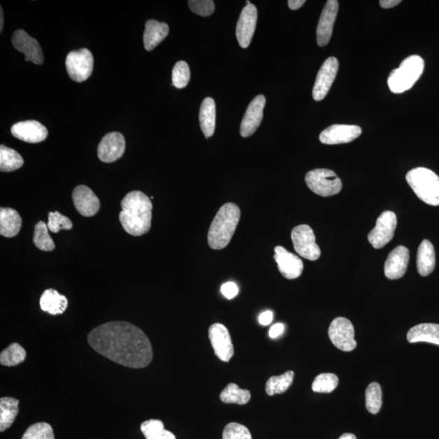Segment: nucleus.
Masks as SVG:
<instances>
[{
    "label": "nucleus",
    "instance_id": "obj_44",
    "mask_svg": "<svg viewBox=\"0 0 439 439\" xmlns=\"http://www.w3.org/2000/svg\"><path fill=\"white\" fill-rule=\"evenodd\" d=\"M284 331H285V326L282 323H277L269 329V337L271 338H277L282 336Z\"/></svg>",
    "mask_w": 439,
    "mask_h": 439
},
{
    "label": "nucleus",
    "instance_id": "obj_30",
    "mask_svg": "<svg viewBox=\"0 0 439 439\" xmlns=\"http://www.w3.org/2000/svg\"><path fill=\"white\" fill-rule=\"evenodd\" d=\"M24 159L14 149L6 146H0V171L1 172H13L22 168Z\"/></svg>",
    "mask_w": 439,
    "mask_h": 439
},
{
    "label": "nucleus",
    "instance_id": "obj_8",
    "mask_svg": "<svg viewBox=\"0 0 439 439\" xmlns=\"http://www.w3.org/2000/svg\"><path fill=\"white\" fill-rule=\"evenodd\" d=\"M66 64L69 76L74 82H82L91 77L93 72V55L87 48L73 51L68 54Z\"/></svg>",
    "mask_w": 439,
    "mask_h": 439
},
{
    "label": "nucleus",
    "instance_id": "obj_25",
    "mask_svg": "<svg viewBox=\"0 0 439 439\" xmlns=\"http://www.w3.org/2000/svg\"><path fill=\"white\" fill-rule=\"evenodd\" d=\"M407 339L410 343L423 342L439 346V325L432 323L420 324L409 329Z\"/></svg>",
    "mask_w": 439,
    "mask_h": 439
},
{
    "label": "nucleus",
    "instance_id": "obj_22",
    "mask_svg": "<svg viewBox=\"0 0 439 439\" xmlns=\"http://www.w3.org/2000/svg\"><path fill=\"white\" fill-rule=\"evenodd\" d=\"M409 263L408 249L398 246L389 254L384 267V273L388 279L396 280L401 278L407 271Z\"/></svg>",
    "mask_w": 439,
    "mask_h": 439
},
{
    "label": "nucleus",
    "instance_id": "obj_46",
    "mask_svg": "<svg viewBox=\"0 0 439 439\" xmlns=\"http://www.w3.org/2000/svg\"><path fill=\"white\" fill-rule=\"evenodd\" d=\"M379 3L382 8L389 9L397 6L401 3V0H381Z\"/></svg>",
    "mask_w": 439,
    "mask_h": 439
},
{
    "label": "nucleus",
    "instance_id": "obj_14",
    "mask_svg": "<svg viewBox=\"0 0 439 439\" xmlns=\"http://www.w3.org/2000/svg\"><path fill=\"white\" fill-rule=\"evenodd\" d=\"M362 129L360 127L351 124H333L323 131L319 138L324 144L336 145L351 143L360 137Z\"/></svg>",
    "mask_w": 439,
    "mask_h": 439
},
{
    "label": "nucleus",
    "instance_id": "obj_29",
    "mask_svg": "<svg viewBox=\"0 0 439 439\" xmlns=\"http://www.w3.org/2000/svg\"><path fill=\"white\" fill-rule=\"evenodd\" d=\"M19 401L13 397L0 398V431L11 427L19 412Z\"/></svg>",
    "mask_w": 439,
    "mask_h": 439
},
{
    "label": "nucleus",
    "instance_id": "obj_48",
    "mask_svg": "<svg viewBox=\"0 0 439 439\" xmlns=\"http://www.w3.org/2000/svg\"><path fill=\"white\" fill-rule=\"evenodd\" d=\"M3 22H4L3 11V8L1 7V8H0V32L3 31Z\"/></svg>",
    "mask_w": 439,
    "mask_h": 439
},
{
    "label": "nucleus",
    "instance_id": "obj_5",
    "mask_svg": "<svg viewBox=\"0 0 439 439\" xmlns=\"http://www.w3.org/2000/svg\"><path fill=\"white\" fill-rule=\"evenodd\" d=\"M424 67L423 59L417 55L403 59L400 67L389 75L387 83L391 92L401 94L410 89L421 78Z\"/></svg>",
    "mask_w": 439,
    "mask_h": 439
},
{
    "label": "nucleus",
    "instance_id": "obj_10",
    "mask_svg": "<svg viewBox=\"0 0 439 439\" xmlns=\"http://www.w3.org/2000/svg\"><path fill=\"white\" fill-rule=\"evenodd\" d=\"M397 227V217L391 211L383 212L377 220L376 226L368 236V240L375 249H381L391 241Z\"/></svg>",
    "mask_w": 439,
    "mask_h": 439
},
{
    "label": "nucleus",
    "instance_id": "obj_4",
    "mask_svg": "<svg viewBox=\"0 0 439 439\" xmlns=\"http://www.w3.org/2000/svg\"><path fill=\"white\" fill-rule=\"evenodd\" d=\"M406 180L414 193L423 202L439 206V177L426 168H416L409 171Z\"/></svg>",
    "mask_w": 439,
    "mask_h": 439
},
{
    "label": "nucleus",
    "instance_id": "obj_26",
    "mask_svg": "<svg viewBox=\"0 0 439 439\" xmlns=\"http://www.w3.org/2000/svg\"><path fill=\"white\" fill-rule=\"evenodd\" d=\"M22 226V219L11 208H0V234L6 238L17 236Z\"/></svg>",
    "mask_w": 439,
    "mask_h": 439
},
{
    "label": "nucleus",
    "instance_id": "obj_47",
    "mask_svg": "<svg viewBox=\"0 0 439 439\" xmlns=\"http://www.w3.org/2000/svg\"><path fill=\"white\" fill-rule=\"evenodd\" d=\"M304 3H305L304 0H289L288 6L292 10H297L301 8Z\"/></svg>",
    "mask_w": 439,
    "mask_h": 439
},
{
    "label": "nucleus",
    "instance_id": "obj_35",
    "mask_svg": "<svg viewBox=\"0 0 439 439\" xmlns=\"http://www.w3.org/2000/svg\"><path fill=\"white\" fill-rule=\"evenodd\" d=\"M34 243L39 250L43 252H52L56 247L46 223L38 222L34 226Z\"/></svg>",
    "mask_w": 439,
    "mask_h": 439
},
{
    "label": "nucleus",
    "instance_id": "obj_3",
    "mask_svg": "<svg viewBox=\"0 0 439 439\" xmlns=\"http://www.w3.org/2000/svg\"><path fill=\"white\" fill-rule=\"evenodd\" d=\"M240 208L236 203H227L219 209L208 234L209 247L222 250L231 243L240 220Z\"/></svg>",
    "mask_w": 439,
    "mask_h": 439
},
{
    "label": "nucleus",
    "instance_id": "obj_17",
    "mask_svg": "<svg viewBox=\"0 0 439 439\" xmlns=\"http://www.w3.org/2000/svg\"><path fill=\"white\" fill-rule=\"evenodd\" d=\"M266 103V97L259 94L249 104L240 126L242 137L247 138L257 131L263 120Z\"/></svg>",
    "mask_w": 439,
    "mask_h": 439
},
{
    "label": "nucleus",
    "instance_id": "obj_23",
    "mask_svg": "<svg viewBox=\"0 0 439 439\" xmlns=\"http://www.w3.org/2000/svg\"><path fill=\"white\" fill-rule=\"evenodd\" d=\"M145 27L143 34L144 48L151 52L168 36L169 28L166 23L159 22L156 20H149Z\"/></svg>",
    "mask_w": 439,
    "mask_h": 439
},
{
    "label": "nucleus",
    "instance_id": "obj_18",
    "mask_svg": "<svg viewBox=\"0 0 439 439\" xmlns=\"http://www.w3.org/2000/svg\"><path fill=\"white\" fill-rule=\"evenodd\" d=\"M274 252H275L274 259L278 264L279 271L284 278L292 280L301 276L303 263L301 258L289 252L282 246L276 247Z\"/></svg>",
    "mask_w": 439,
    "mask_h": 439
},
{
    "label": "nucleus",
    "instance_id": "obj_11",
    "mask_svg": "<svg viewBox=\"0 0 439 439\" xmlns=\"http://www.w3.org/2000/svg\"><path fill=\"white\" fill-rule=\"evenodd\" d=\"M208 338L215 355L224 362H229L233 357L234 349L231 333L221 323L213 324L208 329Z\"/></svg>",
    "mask_w": 439,
    "mask_h": 439
},
{
    "label": "nucleus",
    "instance_id": "obj_37",
    "mask_svg": "<svg viewBox=\"0 0 439 439\" xmlns=\"http://www.w3.org/2000/svg\"><path fill=\"white\" fill-rule=\"evenodd\" d=\"M338 386V377L333 373L319 374L312 386V391L317 393H331Z\"/></svg>",
    "mask_w": 439,
    "mask_h": 439
},
{
    "label": "nucleus",
    "instance_id": "obj_16",
    "mask_svg": "<svg viewBox=\"0 0 439 439\" xmlns=\"http://www.w3.org/2000/svg\"><path fill=\"white\" fill-rule=\"evenodd\" d=\"M12 42L14 48L26 56L24 61L31 62L36 64L43 63L44 57L41 46L36 38L29 36L23 29H18L14 32Z\"/></svg>",
    "mask_w": 439,
    "mask_h": 439
},
{
    "label": "nucleus",
    "instance_id": "obj_12",
    "mask_svg": "<svg viewBox=\"0 0 439 439\" xmlns=\"http://www.w3.org/2000/svg\"><path fill=\"white\" fill-rule=\"evenodd\" d=\"M338 71V62L336 57H329L319 71L312 89L314 101H322L331 88Z\"/></svg>",
    "mask_w": 439,
    "mask_h": 439
},
{
    "label": "nucleus",
    "instance_id": "obj_39",
    "mask_svg": "<svg viewBox=\"0 0 439 439\" xmlns=\"http://www.w3.org/2000/svg\"><path fill=\"white\" fill-rule=\"evenodd\" d=\"M191 79V71L187 62H178L172 73L173 85L178 89L186 87Z\"/></svg>",
    "mask_w": 439,
    "mask_h": 439
},
{
    "label": "nucleus",
    "instance_id": "obj_1",
    "mask_svg": "<svg viewBox=\"0 0 439 439\" xmlns=\"http://www.w3.org/2000/svg\"><path fill=\"white\" fill-rule=\"evenodd\" d=\"M94 351L124 367L143 368L151 364L153 349L142 329L126 322L102 324L88 334Z\"/></svg>",
    "mask_w": 439,
    "mask_h": 439
},
{
    "label": "nucleus",
    "instance_id": "obj_41",
    "mask_svg": "<svg viewBox=\"0 0 439 439\" xmlns=\"http://www.w3.org/2000/svg\"><path fill=\"white\" fill-rule=\"evenodd\" d=\"M222 439H252V437L245 426L231 422L224 427Z\"/></svg>",
    "mask_w": 439,
    "mask_h": 439
},
{
    "label": "nucleus",
    "instance_id": "obj_27",
    "mask_svg": "<svg viewBox=\"0 0 439 439\" xmlns=\"http://www.w3.org/2000/svg\"><path fill=\"white\" fill-rule=\"evenodd\" d=\"M436 264L435 248L431 241L425 239L422 242L417 252V266L419 274L422 277L430 275L436 268Z\"/></svg>",
    "mask_w": 439,
    "mask_h": 439
},
{
    "label": "nucleus",
    "instance_id": "obj_20",
    "mask_svg": "<svg viewBox=\"0 0 439 439\" xmlns=\"http://www.w3.org/2000/svg\"><path fill=\"white\" fill-rule=\"evenodd\" d=\"M338 12L337 0H329L323 9L317 29V41L319 46H326L331 40Z\"/></svg>",
    "mask_w": 439,
    "mask_h": 439
},
{
    "label": "nucleus",
    "instance_id": "obj_32",
    "mask_svg": "<svg viewBox=\"0 0 439 439\" xmlns=\"http://www.w3.org/2000/svg\"><path fill=\"white\" fill-rule=\"evenodd\" d=\"M27 352L17 343H13L0 353V364L3 366H19L26 360Z\"/></svg>",
    "mask_w": 439,
    "mask_h": 439
},
{
    "label": "nucleus",
    "instance_id": "obj_38",
    "mask_svg": "<svg viewBox=\"0 0 439 439\" xmlns=\"http://www.w3.org/2000/svg\"><path fill=\"white\" fill-rule=\"evenodd\" d=\"M22 439H55L53 429L47 422H38L29 426Z\"/></svg>",
    "mask_w": 439,
    "mask_h": 439
},
{
    "label": "nucleus",
    "instance_id": "obj_9",
    "mask_svg": "<svg viewBox=\"0 0 439 439\" xmlns=\"http://www.w3.org/2000/svg\"><path fill=\"white\" fill-rule=\"evenodd\" d=\"M329 337L339 350L352 352L357 347L355 329L352 323L345 317H337L329 328Z\"/></svg>",
    "mask_w": 439,
    "mask_h": 439
},
{
    "label": "nucleus",
    "instance_id": "obj_45",
    "mask_svg": "<svg viewBox=\"0 0 439 439\" xmlns=\"http://www.w3.org/2000/svg\"><path fill=\"white\" fill-rule=\"evenodd\" d=\"M273 320V313L272 311L264 312L259 316V322L262 326H268Z\"/></svg>",
    "mask_w": 439,
    "mask_h": 439
},
{
    "label": "nucleus",
    "instance_id": "obj_7",
    "mask_svg": "<svg viewBox=\"0 0 439 439\" xmlns=\"http://www.w3.org/2000/svg\"><path fill=\"white\" fill-rule=\"evenodd\" d=\"M292 240L294 251L308 261H317L321 257V249L316 243L315 234L308 224H301L293 229Z\"/></svg>",
    "mask_w": 439,
    "mask_h": 439
},
{
    "label": "nucleus",
    "instance_id": "obj_34",
    "mask_svg": "<svg viewBox=\"0 0 439 439\" xmlns=\"http://www.w3.org/2000/svg\"><path fill=\"white\" fill-rule=\"evenodd\" d=\"M141 431L146 439H177L171 431L164 429V423L159 420H148L142 423Z\"/></svg>",
    "mask_w": 439,
    "mask_h": 439
},
{
    "label": "nucleus",
    "instance_id": "obj_24",
    "mask_svg": "<svg viewBox=\"0 0 439 439\" xmlns=\"http://www.w3.org/2000/svg\"><path fill=\"white\" fill-rule=\"evenodd\" d=\"M68 298L54 289H48L40 298V308L43 312L56 316L63 314L68 308Z\"/></svg>",
    "mask_w": 439,
    "mask_h": 439
},
{
    "label": "nucleus",
    "instance_id": "obj_33",
    "mask_svg": "<svg viewBox=\"0 0 439 439\" xmlns=\"http://www.w3.org/2000/svg\"><path fill=\"white\" fill-rule=\"evenodd\" d=\"M294 377L293 371H287L282 375L273 376L269 378L266 385L267 395L273 396L277 394L286 392L292 385Z\"/></svg>",
    "mask_w": 439,
    "mask_h": 439
},
{
    "label": "nucleus",
    "instance_id": "obj_28",
    "mask_svg": "<svg viewBox=\"0 0 439 439\" xmlns=\"http://www.w3.org/2000/svg\"><path fill=\"white\" fill-rule=\"evenodd\" d=\"M199 123L204 136L212 137L216 127V104L213 99L208 97L203 99L199 111Z\"/></svg>",
    "mask_w": 439,
    "mask_h": 439
},
{
    "label": "nucleus",
    "instance_id": "obj_13",
    "mask_svg": "<svg viewBox=\"0 0 439 439\" xmlns=\"http://www.w3.org/2000/svg\"><path fill=\"white\" fill-rule=\"evenodd\" d=\"M257 18L255 5L248 4L242 10L236 27V37L241 48H247L250 45L256 31Z\"/></svg>",
    "mask_w": 439,
    "mask_h": 439
},
{
    "label": "nucleus",
    "instance_id": "obj_40",
    "mask_svg": "<svg viewBox=\"0 0 439 439\" xmlns=\"http://www.w3.org/2000/svg\"><path fill=\"white\" fill-rule=\"evenodd\" d=\"M48 227L52 233H59L62 229L69 231L73 228L71 220L62 215L59 212H51L48 214Z\"/></svg>",
    "mask_w": 439,
    "mask_h": 439
},
{
    "label": "nucleus",
    "instance_id": "obj_19",
    "mask_svg": "<svg viewBox=\"0 0 439 439\" xmlns=\"http://www.w3.org/2000/svg\"><path fill=\"white\" fill-rule=\"evenodd\" d=\"M73 201L77 211L83 217H93L101 208V202L96 194L84 185H80L73 189Z\"/></svg>",
    "mask_w": 439,
    "mask_h": 439
},
{
    "label": "nucleus",
    "instance_id": "obj_42",
    "mask_svg": "<svg viewBox=\"0 0 439 439\" xmlns=\"http://www.w3.org/2000/svg\"><path fill=\"white\" fill-rule=\"evenodd\" d=\"M189 7L194 13L202 17H209L215 11V4L212 0H189Z\"/></svg>",
    "mask_w": 439,
    "mask_h": 439
},
{
    "label": "nucleus",
    "instance_id": "obj_6",
    "mask_svg": "<svg viewBox=\"0 0 439 439\" xmlns=\"http://www.w3.org/2000/svg\"><path fill=\"white\" fill-rule=\"evenodd\" d=\"M305 182L312 192L323 197L334 196L343 188L341 179L331 169H314L307 173Z\"/></svg>",
    "mask_w": 439,
    "mask_h": 439
},
{
    "label": "nucleus",
    "instance_id": "obj_43",
    "mask_svg": "<svg viewBox=\"0 0 439 439\" xmlns=\"http://www.w3.org/2000/svg\"><path fill=\"white\" fill-rule=\"evenodd\" d=\"M221 292L224 297L228 299H232L238 296L239 290L236 283L228 282L223 284Z\"/></svg>",
    "mask_w": 439,
    "mask_h": 439
},
{
    "label": "nucleus",
    "instance_id": "obj_21",
    "mask_svg": "<svg viewBox=\"0 0 439 439\" xmlns=\"http://www.w3.org/2000/svg\"><path fill=\"white\" fill-rule=\"evenodd\" d=\"M11 132L15 138L29 143H41L48 138L46 127L37 121H24L13 124Z\"/></svg>",
    "mask_w": 439,
    "mask_h": 439
},
{
    "label": "nucleus",
    "instance_id": "obj_49",
    "mask_svg": "<svg viewBox=\"0 0 439 439\" xmlns=\"http://www.w3.org/2000/svg\"><path fill=\"white\" fill-rule=\"evenodd\" d=\"M338 439H357V438L355 436L353 435V433H343V435Z\"/></svg>",
    "mask_w": 439,
    "mask_h": 439
},
{
    "label": "nucleus",
    "instance_id": "obj_31",
    "mask_svg": "<svg viewBox=\"0 0 439 439\" xmlns=\"http://www.w3.org/2000/svg\"><path fill=\"white\" fill-rule=\"evenodd\" d=\"M251 392L245 389H241L236 383H229L224 389L220 398L224 403H236L244 405L251 400Z\"/></svg>",
    "mask_w": 439,
    "mask_h": 439
},
{
    "label": "nucleus",
    "instance_id": "obj_2",
    "mask_svg": "<svg viewBox=\"0 0 439 439\" xmlns=\"http://www.w3.org/2000/svg\"><path fill=\"white\" fill-rule=\"evenodd\" d=\"M119 220L124 231L133 236L147 233L152 226L153 206L151 199L139 191L129 192L121 203Z\"/></svg>",
    "mask_w": 439,
    "mask_h": 439
},
{
    "label": "nucleus",
    "instance_id": "obj_15",
    "mask_svg": "<svg viewBox=\"0 0 439 439\" xmlns=\"http://www.w3.org/2000/svg\"><path fill=\"white\" fill-rule=\"evenodd\" d=\"M126 151V139L121 133L106 134L99 143L98 157L104 163H113L121 158Z\"/></svg>",
    "mask_w": 439,
    "mask_h": 439
},
{
    "label": "nucleus",
    "instance_id": "obj_36",
    "mask_svg": "<svg viewBox=\"0 0 439 439\" xmlns=\"http://www.w3.org/2000/svg\"><path fill=\"white\" fill-rule=\"evenodd\" d=\"M366 405L367 410L372 414L380 412L382 405L381 386L377 382L369 384L366 391Z\"/></svg>",
    "mask_w": 439,
    "mask_h": 439
}]
</instances>
